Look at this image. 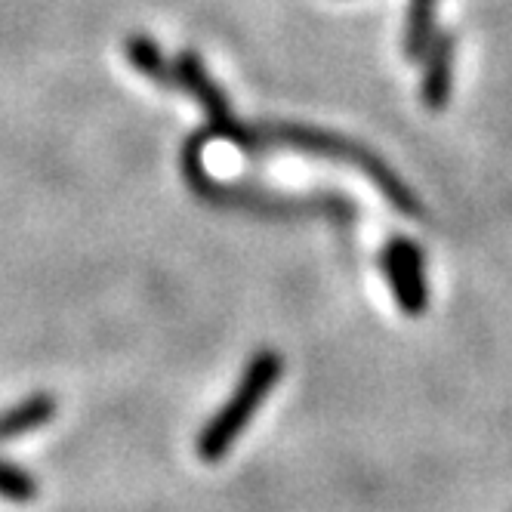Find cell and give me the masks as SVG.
<instances>
[{
  "label": "cell",
  "mask_w": 512,
  "mask_h": 512,
  "mask_svg": "<svg viewBox=\"0 0 512 512\" xmlns=\"http://www.w3.org/2000/svg\"><path fill=\"white\" fill-rule=\"evenodd\" d=\"M278 377H281V358L275 352H260L247 364V371H244L232 401L219 408L216 417L207 423V429L198 435V454L207 463L219 460L235 445V438L250 423V417L260 411L263 398L278 383Z\"/></svg>",
  "instance_id": "6da1fadb"
},
{
  "label": "cell",
  "mask_w": 512,
  "mask_h": 512,
  "mask_svg": "<svg viewBox=\"0 0 512 512\" xmlns=\"http://www.w3.org/2000/svg\"><path fill=\"white\" fill-rule=\"evenodd\" d=\"M386 278L392 284V294L408 315L426 309V272H423V250L408 241L395 238L383 253Z\"/></svg>",
  "instance_id": "7a4b0ae2"
},
{
  "label": "cell",
  "mask_w": 512,
  "mask_h": 512,
  "mask_svg": "<svg viewBox=\"0 0 512 512\" xmlns=\"http://www.w3.org/2000/svg\"><path fill=\"white\" fill-rule=\"evenodd\" d=\"M451 84H454V41L442 34L429 47V59H426V78H423L426 108H432V112L445 108L451 99Z\"/></svg>",
  "instance_id": "3957f363"
},
{
  "label": "cell",
  "mask_w": 512,
  "mask_h": 512,
  "mask_svg": "<svg viewBox=\"0 0 512 512\" xmlns=\"http://www.w3.org/2000/svg\"><path fill=\"white\" fill-rule=\"evenodd\" d=\"M53 411H56V401L50 395H34V398L22 401V405H16L13 411L0 414V442L41 429L44 423L53 420Z\"/></svg>",
  "instance_id": "277c9868"
},
{
  "label": "cell",
  "mask_w": 512,
  "mask_h": 512,
  "mask_svg": "<svg viewBox=\"0 0 512 512\" xmlns=\"http://www.w3.org/2000/svg\"><path fill=\"white\" fill-rule=\"evenodd\" d=\"M435 4H438V0H411V13H408V38H405V50H408V56H411V59H420V56L429 50Z\"/></svg>",
  "instance_id": "5b68a950"
},
{
  "label": "cell",
  "mask_w": 512,
  "mask_h": 512,
  "mask_svg": "<svg viewBox=\"0 0 512 512\" xmlns=\"http://www.w3.org/2000/svg\"><path fill=\"white\" fill-rule=\"evenodd\" d=\"M127 53L133 59V65L142 71V75H149L152 81L164 84V87H173V68H167L161 50L152 44V41H145V38H133L127 44Z\"/></svg>",
  "instance_id": "8992f818"
},
{
  "label": "cell",
  "mask_w": 512,
  "mask_h": 512,
  "mask_svg": "<svg viewBox=\"0 0 512 512\" xmlns=\"http://www.w3.org/2000/svg\"><path fill=\"white\" fill-rule=\"evenodd\" d=\"M34 494H38V485H34V479L28 472L10 466V463H0V497L7 500H34Z\"/></svg>",
  "instance_id": "52a82bcc"
}]
</instances>
